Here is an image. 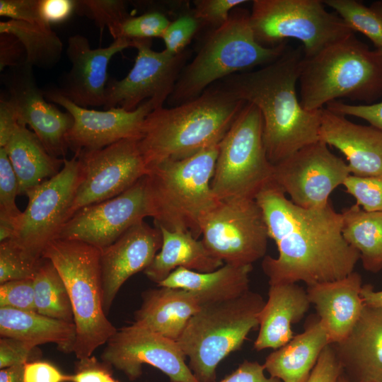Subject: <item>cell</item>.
<instances>
[{"instance_id": "obj_57", "label": "cell", "mask_w": 382, "mask_h": 382, "mask_svg": "<svg viewBox=\"0 0 382 382\" xmlns=\"http://www.w3.org/2000/svg\"><path fill=\"white\" fill-rule=\"evenodd\" d=\"M108 382H119L117 380L115 379L113 377Z\"/></svg>"}, {"instance_id": "obj_22", "label": "cell", "mask_w": 382, "mask_h": 382, "mask_svg": "<svg viewBox=\"0 0 382 382\" xmlns=\"http://www.w3.org/2000/svg\"><path fill=\"white\" fill-rule=\"evenodd\" d=\"M319 139L346 157L350 175L382 174V130L361 125L326 108L321 109Z\"/></svg>"}, {"instance_id": "obj_29", "label": "cell", "mask_w": 382, "mask_h": 382, "mask_svg": "<svg viewBox=\"0 0 382 382\" xmlns=\"http://www.w3.org/2000/svg\"><path fill=\"white\" fill-rule=\"evenodd\" d=\"M158 228L162 235L161 248L144 271L146 276L157 284L178 267L209 272L224 264L207 250L202 241H198L191 233Z\"/></svg>"}, {"instance_id": "obj_42", "label": "cell", "mask_w": 382, "mask_h": 382, "mask_svg": "<svg viewBox=\"0 0 382 382\" xmlns=\"http://www.w3.org/2000/svg\"><path fill=\"white\" fill-rule=\"evenodd\" d=\"M200 28V23L192 11V14L181 16L171 21L161 37L165 50L175 55L181 53L186 50L187 45Z\"/></svg>"}, {"instance_id": "obj_44", "label": "cell", "mask_w": 382, "mask_h": 382, "mask_svg": "<svg viewBox=\"0 0 382 382\" xmlns=\"http://www.w3.org/2000/svg\"><path fill=\"white\" fill-rule=\"evenodd\" d=\"M34 345L23 340L1 337L0 340V369L25 364L37 360L40 354Z\"/></svg>"}, {"instance_id": "obj_51", "label": "cell", "mask_w": 382, "mask_h": 382, "mask_svg": "<svg viewBox=\"0 0 382 382\" xmlns=\"http://www.w3.org/2000/svg\"><path fill=\"white\" fill-rule=\"evenodd\" d=\"M38 8L42 21L51 25L69 19L76 12V0H38Z\"/></svg>"}, {"instance_id": "obj_21", "label": "cell", "mask_w": 382, "mask_h": 382, "mask_svg": "<svg viewBox=\"0 0 382 382\" xmlns=\"http://www.w3.org/2000/svg\"><path fill=\"white\" fill-rule=\"evenodd\" d=\"M161 245L159 228L151 227L143 220L101 249L103 305L106 315L121 286L130 277L149 267Z\"/></svg>"}, {"instance_id": "obj_17", "label": "cell", "mask_w": 382, "mask_h": 382, "mask_svg": "<svg viewBox=\"0 0 382 382\" xmlns=\"http://www.w3.org/2000/svg\"><path fill=\"white\" fill-rule=\"evenodd\" d=\"M146 216L150 213L144 176L120 195L76 212L57 238L82 241L101 250Z\"/></svg>"}, {"instance_id": "obj_30", "label": "cell", "mask_w": 382, "mask_h": 382, "mask_svg": "<svg viewBox=\"0 0 382 382\" xmlns=\"http://www.w3.org/2000/svg\"><path fill=\"white\" fill-rule=\"evenodd\" d=\"M1 337H11L35 347L54 343L64 353L74 352L76 327L74 323L52 318L36 311L0 308Z\"/></svg>"}, {"instance_id": "obj_6", "label": "cell", "mask_w": 382, "mask_h": 382, "mask_svg": "<svg viewBox=\"0 0 382 382\" xmlns=\"http://www.w3.org/2000/svg\"><path fill=\"white\" fill-rule=\"evenodd\" d=\"M250 12L236 7L228 21L212 30L192 61L182 70L169 99L174 106L199 97L213 82L277 59L288 49L282 42L265 47L256 40Z\"/></svg>"}, {"instance_id": "obj_35", "label": "cell", "mask_w": 382, "mask_h": 382, "mask_svg": "<svg viewBox=\"0 0 382 382\" xmlns=\"http://www.w3.org/2000/svg\"><path fill=\"white\" fill-rule=\"evenodd\" d=\"M353 31L366 36L376 50L382 48V0L364 6L357 0H324Z\"/></svg>"}, {"instance_id": "obj_56", "label": "cell", "mask_w": 382, "mask_h": 382, "mask_svg": "<svg viewBox=\"0 0 382 382\" xmlns=\"http://www.w3.org/2000/svg\"><path fill=\"white\" fill-rule=\"evenodd\" d=\"M337 382H349V381L342 374L339 377Z\"/></svg>"}, {"instance_id": "obj_8", "label": "cell", "mask_w": 382, "mask_h": 382, "mask_svg": "<svg viewBox=\"0 0 382 382\" xmlns=\"http://www.w3.org/2000/svg\"><path fill=\"white\" fill-rule=\"evenodd\" d=\"M265 301L257 292L204 305L188 321L177 340L198 382H215L219 364L240 349L249 332L258 327Z\"/></svg>"}, {"instance_id": "obj_47", "label": "cell", "mask_w": 382, "mask_h": 382, "mask_svg": "<svg viewBox=\"0 0 382 382\" xmlns=\"http://www.w3.org/2000/svg\"><path fill=\"white\" fill-rule=\"evenodd\" d=\"M0 16L30 23H45L39 13L38 0H0Z\"/></svg>"}, {"instance_id": "obj_12", "label": "cell", "mask_w": 382, "mask_h": 382, "mask_svg": "<svg viewBox=\"0 0 382 382\" xmlns=\"http://www.w3.org/2000/svg\"><path fill=\"white\" fill-rule=\"evenodd\" d=\"M76 155L64 158L61 170L28 190V205L22 212L11 238L30 259L39 262L47 246L68 219L69 211L81 180Z\"/></svg>"}, {"instance_id": "obj_54", "label": "cell", "mask_w": 382, "mask_h": 382, "mask_svg": "<svg viewBox=\"0 0 382 382\" xmlns=\"http://www.w3.org/2000/svg\"><path fill=\"white\" fill-rule=\"evenodd\" d=\"M361 296L365 306L382 307V289L376 291L370 284H363Z\"/></svg>"}, {"instance_id": "obj_19", "label": "cell", "mask_w": 382, "mask_h": 382, "mask_svg": "<svg viewBox=\"0 0 382 382\" xmlns=\"http://www.w3.org/2000/svg\"><path fill=\"white\" fill-rule=\"evenodd\" d=\"M32 69L26 65L14 69L7 98L18 124L28 125L51 156L64 157L69 149L66 136L74 124L73 117L48 102L35 82Z\"/></svg>"}, {"instance_id": "obj_7", "label": "cell", "mask_w": 382, "mask_h": 382, "mask_svg": "<svg viewBox=\"0 0 382 382\" xmlns=\"http://www.w3.org/2000/svg\"><path fill=\"white\" fill-rule=\"evenodd\" d=\"M101 250L76 240L56 238L45 247L42 258L52 262L66 288L71 303L78 359L93 355L117 328L103 305Z\"/></svg>"}, {"instance_id": "obj_13", "label": "cell", "mask_w": 382, "mask_h": 382, "mask_svg": "<svg viewBox=\"0 0 382 382\" xmlns=\"http://www.w3.org/2000/svg\"><path fill=\"white\" fill-rule=\"evenodd\" d=\"M75 155L82 175L68 219L82 208L120 195L148 171L137 139H122L101 149Z\"/></svg>"}, {"instance_id": "obj_18", "label": "cell", "mask_w": 382, "mask_h": 382, "mask_svg": "<svg viewBox=\"0 0 382 382\" xmlns=\"http://www.w3.org/2000/svg\"><path fill=\"white\" fill-rule=\"evenodd\" d=\"M44 93L48 101L62 106L73 117L66 141L75 154L101 149L125 139H139L146 117L157 108L152 100H148L133 111L120 108L96 110L76 105L57 89Z\"/></svg>"}, {"instance_id": "obj_27", "label": "cell", "mask_w": 382, "mask_h": 382, "mask_svg": "<svg viewBox=\"0 0 382 382\" xmlns=\"http://www.w3.org/2000/svg\"><path fill=\"white\" fill-rule=\"evenodd\" d=\"M328 345L327 332L318 317H311L304 330L272 352L263 366L270 376L282 382H306Z\"/></svg>"}, {"instance_id": "obj_43", "label": "cell", "mask_w": 382, "mask_h": 382, "mask_svg": "<svg viewBox=\"0 0 382 382\" xmlns=\"http://www.w3.org/2000/svg\"><path fill=\"white\" fill-rule=\"evenodd\" d=\"M3 307L36 311L33 279L13 280L0 284V308Z\"/></svg>"}, {"instance_id": "obj_49", "label": "cell", "mask_w": 382, "mask_h": 382, "mask_svg": "<svg viewBox=\"0 0 382 382\" xmlns=\"http://www.w3.org/2000/svg\"><path fill=\"white\" fill-rule=\"evenodd\" d=\"M23 382H70L71 375L64 374L53 364L41 360L23 365Z\"/></svg>"}, {"instance_id": "obj_55", "label": "cell", "mask_w": 382, "mask_h": 382, "mask_svg": "<svg viewBox=\"0 0 382 382\" xmlns=\"http://www.w3.org/2000/svg\"><path fill=\"white\" fill-rule=\"evenodd\" d=\"M23 365L13 366L0 370V382H23Z\"/></svg>"}, {"instance_id": "obj_36", "label": "cell", "mask_w": 382, "mask_h": 382, "mask_svg": "<svg viewBox=\"0 0 382 382\" xmlns=\"http://www.w3.org/2000/svg\"><path fill=\"white\" fill-rule=\"evenodd\" d=\"M19 195L16 175L4 148H0V228L13 233L22 212L16 204Z\"/></svg>"}, {"instance_id": "obj_3", "label": "cell", "mask_w": 382, "mask_h": 382, "mask_svg": "<svg viewBox=\"0 0 382 382\" xmlns=\"http://www.w3.org/2000/svg\"><path fill=\"white\" fill-rule=\"evenodd\" d=\"M245 103L220 86L184 103L154 110L146 117L139 139L147 168L218 144Z\"/></svg>"}, {"instance_id": "obj_32", "label": "cell", "mask_w": 382, "mask_h": 382, "mask_svg": "<svg viewBox=\"0 0 382 382\" xmlns=\"http://www.w3.org/2000/svg\"><path fill=\"white\" fill-rule=\"evenodd\" d=\"M342 234L359 253L365 270H382V212H366L354 204L344 208Z\"/></svg>"}, {"instance_id": "obj_9", "label": "cell", "mask_w": 382, "mask_h": 382, "mask_svg": "<svg viewBox=\"0 0 382 382\" xmlns=\"http://www.w3.org/2000/svg\"><path fill=\"white\" fill-rule=\"evenodd\" d=\"M274 165L263 141V120L260 110L246 103L219 143L211 188L218 200L255 199L273 181Z\"/></svg>"}, {"instance_id": "obj_10", "label": "cell", "mask_w": 382, "mask_h": 382, "mask_svg": "<svg viewBox=\"0 0 382 382\" xmlns=\"http://www.w3.org/2000/svg\"><path fill=\"white\" fill-rule=\"evenodd\" d=\"M321 0H254L250 21L255 37L265 47L295 38L311 57L354 32Z\"/></svg>"}, {"instance_id": "obj_37", "label": "cell", "mask_w": 382, "mask_h": 382, "mask_svg": "<svg viewBox=\"0 0 382 382\" xmlns=\"http://www.w3.org/2000/svg\"><path fill=\"white\" fill-rule=\"evenodd\" d=\"M170 21L158 11L146 12L139 16H127L108 29L114 40H151L162 37Z\"/></svg>"}, {"instance_id": "obj_38", "label": "cell", "mask_w": 382, "mask_h": 382, "mask_svg": "<svg viewBox=\"0 0 382 382\" xmlns=\"http://www.w3.org/2000/svg\"><path fill=\"white\" fill-rule=\"evenodd\" d=\"M40 261L28 257L12 239L0 242V284L13 280L33 279Z\"/></svg>"}, {"instance_id": "obj_40", "label": "cell", "mask_w": 382, "mask_h": 382, "mask_svg": "<svg viewBox=\"0 0 382 382\" xmlns=\"http://www.w3.org/2000/svg\"><path fill=\"white\" fill-rule=\"evenodd\" d=\"M343 186L366 212H382V174L359 177L349 175Z\"/></svg>"}, {"instance_id": "obj_31", "label": "cell", "mask_w": 382, "mask_h": 382, "mask_svg": "<svg viewBox=\"0 0 382 382\" xmlns=\"http://www.w3.org/2000/svg\"><path fill=\"white\" fill-rule=\"evenodd\" d=\"M4 148L16 175L19 195L57 175L64 158L51 156L33 132L18 124Z\"/></svg>"}, {"instance_id": "obj_15", "label": "cell", "mask_w": 382, "mask_h": 382, "mask_svg": "<svg viewBox=\"0 0 382 382\" xmlns=\"http://www.w3.org/2000/svg\"><path fill=\"white\" fill-rule=\"evenodd\" d=\"M349 175L347 163L318 141L274 165L273 181L296 205L320 209Z\"/></svg>"}, {"instance_id": "obj_24", "label": "cell", "mask_w": 382, "mask_h": 382, "mask_svg": "<svg viewBox=\"0 0 382 382\" xmlns=\"http://www.w3.org/2000/svg\"><path fill=\"white\" fill-rule=\"evenodd\" d=\"M332 345L349 382H382V307L365 306L348 337Z\"/></svg>"}, {"instance_id": "obj_28", "label": "cell", "mask_w": 382, "mask_h": 382, "mask_svg": "<svg viewBox=\"0 0 382 382\" xmlns=\"http://www.w3.org/2000/svg\"><path fill=\"white\" fill-rule=\"evenodd\" d=\"M252 270V265L231 264H224L209 272L178 267L157 285L192 291L202 306L233 299L248 291Z\"/></svg>"}, {"instance_id": "obj_52", "label": "cell", "mask_w": 382, "mask_h": 382, "mask_svg": "<svg viewBox=\"0 0 382 382\" xmlns=\"http://www.w3.org/2000/svg\"><path fill=\"white\" fill-rule=\"evenodd\" d=\"M265 371L263 364L245 360L219 382H282L277 378L267 376Z\"/></svg>"}, {"instance_id": "obj_33", "label": "cell", "mask_w": 382, "mask_h": 382, "mask_svg": "<svg viewBox=\"0 0 382 382\" xmlns=\"http://www.w3.org/2000/svg\"><path fill=\"white\" fill-rule=\"evenodd\" d=\"M0 33L12 34L21 41L28 66L50 69L60 61L63 44L50 25L8 20L0 22Z\"/></svg>"}, {"instance_id": "obj_1", "label": "cell", "mask_w": 382, "mask_h": 382, "mask_svg": "<svg viewBox=\"0 0 382 382\" xmlns=\"http://www.w3.org/2000/svg\"><path fill=\"white\" fill-rule=\"evenodd\" d=\"M255 199L278 250L277 257L265 255L262 262L269 284L303 282L310 286L354 272L359 253L344 239L342 215L330 202L320 209L301 207L274 181Z\"/></svg>"}, {"instance_id": "obj_50", "label": "cell", "mask_w": 382, "mask_h": 382, "mask_svg": "<svg viewBox=\"0 0 382 382\" xmlns=\"http://www.w3.org/2000/svg\"><path fill=\"white\" fill-rule=\"evenodd\" d=\"M0 70L16 69L25 64L26 52L21 41L10 33H0Z\"/></svg>"}, {"instance_id": "obj_14", "label": "cell", "mask_w": 382, "mask_h": 382, "mask_svg": "<svg viewBox=\"0 0 382 382\" xmlns=\"http://www.w3.org/2000/svg\"><path fill=\"white\" fill-rule=\"evenodd\" d=\"M132 42L137 50L134 64L122 79L108 81L104 110L120 108L133 111L148 100H152L157 108L163 107L190 56L187 49L175 55L166 50L156 52L151 49V40Z\"/></svg>"}, {"instance_id": "obj_53", "label": "cell", "mask_w": 382, "mask_h": 382, "mask_svg": "<svg viewBox=\"0 0 382 382\" xmlns=\"http://www.w3.org/2000/svg\"><path fill=\"white\" fill-rule=\"evenodd\" d=\"M18 125L14 109L7 98L0 100V148L4 147Z\"/></svg>"}, {"instance_id": "obj_16", "label": "cell", "mask_w": 382, "mask_h": 382, "mask_svg": "<svg viewBox=\"0 0 382 382\" xmlns=\"http://www.w3.org/2000/svg\"><path fill=\"white\" fill-rule=\"evenodd\" d=\"M101 359L122 371L130 381L142 374V365H151L170 382H198L176 341L134 323L117 329L106 342Z\"/></svg>"}, {"instance_id": "obj_41", "label": "cell", "mask_w": 382, "mask_h": 382, "mask_svg": "<svg viewBox=\"0 0 382 382\" xmlns=\"http://www.w3.org/2000/svg\"><path fill=\"white\" fill-rule=\"evenodd\" d=\"M246 0H197L194 1V16L203 25L219 28L228 19L231 11Z\"/></svg>"}, {"instance_id": "obj_48", "label": "cell", "mask_w": 382, "mask_h": 382, "mask_svg": "<svg viewBox=\"0 0 382 382\" xmlns=\"http://www.w3.org/2000/svg\"><path fill=\"white\" fill-rule=\"evenodd\" d=\"M342 368L332 345L322 352L306 382H337Z\"/></svg>"}, {"instance_id": "obj_11", "label": "cell", "mask_w": 382, "mask_h": 382, "mask_svg": "<svg viewBox=\"0 0 382 382\" xmlns=\"http://www.w3.org/2000/svg\"><path fill=\"white\" fill-rule=\"evenodd\" d=\"M202 242L224 264L249 265L265 257L267 227L255 199L219 200L200 223Z\"/></svg>"}, {"instance_id": "obj_20", "label": "cell", "mask_w": 382, "mask_h": 382, "mask_svg": "<svg viewBox=\"0 0 382 382\" xmlns=\"http://www.w3.org/2000/svg\"><path fill=\"white\" fill-rule=\"evenodd\" d=\"M130 47L132 41L116 39L108 47L92 49L85 36H70L66 55L71 67L57 90L80 107H103L108 64L115 54Z\"/></svg>"}, {"instance_id": "obj_2", "label": "cell", "mask_w": 382, "mask_h": 382, "mask_svg": "<svg viewBox=\"0 0 382 382\" xmlns=\"http://www.w3.org/2000/svg\"><path fill=\"white\" fill-rule=\"evenodd\" d=\"M303 57V48H288L272 63L231 75L221 85L260 110L265 148L272 165L320 141L321 109L305 110L296 93Z\"/></svg>"}, {"instance_id": "obj_25", "label": "cell", "mask_w": 382, "mask_h": 382, "mask_svg": "<svg viewBox=\"0 0 382 382\" xmlns=\"http://www.w3.org/2000/svg\"><path fill=\"white\" fill-rule=\"evenodd\" d=\"M310 305L307 291L296 283L270 284L268 299L258 314L253 348L274 350L288 343L295 335L291 325L303 318Z\"/></svg>"}, {"instance_id": "obj_34", "label": "cell", "mask_w": 382, "mask_h": 382, "mask_svg": "<svg viewBox=\"0 0 382 382\" xmlns=\"http://www.w3.org/2000/svg\"><path fill=\"white\" fill-rule=\"evenodd\" d=\"M33 281L36 311L52 318L74 323L66 288L50 260L42 258Z\"/></svg>"}, {"instance_id": "obj_5", "label": "cell", "mask_w": 382, "mask_h": 382, "mask_svg": "<svg viewBox=\"0 0 382 382\" xmlns=\"http://www.w3.org/2000/svg\"><path fill=\"white\" fill-rule=\"evenodd\" d=\"M300 103L308 111L347 98L367 105L382 97V57L354 33L301 63Z\"/></svg>"}, {"instance_id": "obj_39", "label": "cell", "mask_w": 382, "mask_h": 382, "mask_svg": "<svg viewBox=\"0 0 382 382\" xmlns=\"http://www.w3.org/2000/svg\"><path fill=\"white\" fill-rule=\"evenodd\" d=\"M76 13L92 20L101 30L129 16L122 0H77Z\"/></svg>"}, {"instance_id": "obj_4", "label": "cell", "mask_w": 382, "mask_h": 382, "mask_svg": "<svg viewBox=\"0 0 382 382\" xmlns=\"http://www.w3.org/2000/svg\"><path fill=\"white\" fill-rule=\"evenodd\" d=\"M218 152L219 144L148 167L146 189L156 226L187 231L196 238L202 236V219L219 201L211 188Z\"/></svg>"}, {"instance_id": "obj_46", "label": "cell", "mask_w": 382, "mask_h": 382, "mask_svg": "<svg viewBox=\"0 0 382 382\" xmlns=\"http://www.w3.org/2000/svg\"><path fill=\"white\" fill-rule=\"evenodd\" d=\"M112 378L111 366L92 355L78 359L70 382H108Z\"/></svg>"}, {"instance_id": "obj_58", "label": "cell", "mask_w": 382, "mask_h": 382, "mask_svg": "<svg viewBox=\"0 0 382 382\" xmlns=\"http://www.w3.org/2000/svg\"><path fill=\"white\" fill-rule=\"evenodd\" d=\"M378 51V52L380 54V55L382 57V48L381 49H379V50H376Z\"/></svg>"}, {"instance_id": "obj_26", "label": "cell", "mask_w": 382, "mask_h": 382, "mask_svg": "<svg viewBox=\"0 0 382 382\" xmlns=\"http://www.w3.org/2000/svg\"><path fill=\"white\" fill-rule=\"evenodd\" d=\"M141 299L134 323L176 342L202 308L195 294L178 288L158 286L143 292Z\"/></svg>"}, {"instance_id": "obj_23", "label": "cell", "mask_w": 382, "mask_h": 382, "mask_svg": "<svg viewBox=\"0 0 382 382\" xmlns=\"http://www.w3.org/2000/svg\"><path fill=\"white\" fill-rule=\"evenodd\" d=\"M361 275L354 271L344 278L308 286L309 301L323 325L330 345L342 342L359 320L365 304Z\"/></svg>"}, {"instance_id": "obj_45", "label": "cell", "mask_w": 382, "mask_h": 382, "mask_svg": "<svg viewBox=\"0 0 382 382\" xmlns=\"http://www.w3.org/2000/svg\"><path fill=\"white\" fill-rule=\"evenodd\" d=\"M326 108L344 116L363 119L370 125L382 130V100L369 105H349L337 100L328 103Z\"/></svg>"}]
</instances>
